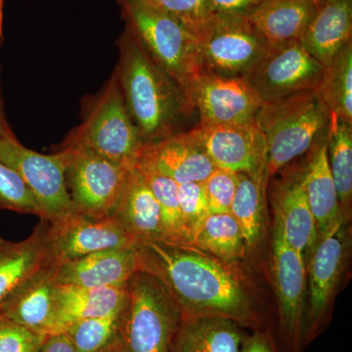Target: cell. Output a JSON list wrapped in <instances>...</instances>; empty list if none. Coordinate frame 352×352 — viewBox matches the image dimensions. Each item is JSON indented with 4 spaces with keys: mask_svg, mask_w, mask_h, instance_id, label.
<instances>
[{
    "mask_svg": "<svg viewBox=\"0 0 352 352\" xmlns=\"http://www.w3.org/2000/svg\"><path fill=\"white\" fill-rule=\"evenodd\" d=\"M134 248L139 270L163 285L182 318L222 317L258 328L254 300L232 265L195 245L164 239L140 241Z\"/></svg>",
    "mask_w": 352,
    "mask_h": 352,
    "instance_id": "cell-1",
    "label": "cell"
},
{
    "mask_svg": "<svg viewBox=\"0 0 352 352\" xmlns=\"http://www.w3.org/2000/svg\"><path fill=\"white\" fill-rule=\"evenodd\" d=\"M117 69L122 94L144 145L176 133L178 124L193 111L182 90L145 50L129 28L119 41Z\"/></svg>",
    "mask_w": 352,
    "mask_h": 352,
    "instance_id": "cell-2",
    "label": "cell"
},
{
    "mask_svg": "<svg viewBox=\"0 0 352 352\" xmlns=\"http://www.w3.org/2000/svg\"><path fill=\"white\" fill-rule=\"evenodd\" d=\"M331 115L318 89L264 102L256 124L265 140L268 179L311 149L327 131Z\"/></svg>",
    "mask_w": 352,
    "mask_h": 352,
    "instance_id": "cell-3",
    "label": "cell"
},
{
    "mask_svg": "<svg viewBox=\"0 0 352 352\" xmlns=\"http://www.w3.org/2000/svg\"><path fill=\"white\" fill-rule=\"evenodd\" d=\"M119 3L126 27L138 36L155 63L182 90L192 110L190 88L201 73L198 41L175 18L152 2L120 0Z\"/></svg>",
    "mask_w": 352,
    "mask_h": 352,
    "instance_id": "cell-4",
    "label": "cell"
},
{
    "mask_svg": "<svg viewBox=\"0 0 352 352\" xmlns=\"http://www.w3.org/2000/svg\"><path fill=\"white\" fill-rule=\"evenodd\" d=\"M117 352H170L182 312L163 285L138 270L127 281Z\"/></svg>",
    "mask_w": 352,
    "mask_h": 352,
    "instance_id": "cell-5",
    "label": "cell"
},
{
    "mask_svg": "<svg viewBox=\"0 0 352 352\" xmlns=\"http://www.w3.org/2000/svg\"><path fill=\"white\" fill-rule=\"evenodd\" d=\"M64 144L85 148L122 166L138 162L144 143L127 110L117 69Z\"/></svg>",
    "mask_w": 352,
    "mask_h": 352,
    "instance_id": "cell-6",
    "label": "cell"
},
{
    "mask_svg": "<svg viewBox=\"0 0 352 352\" xmlns=\"http://www.w3.org/2000/svg\"><path fill=\"white\" fill-rule=\"evenodd\" d=\"M67 187L76 214L100 219L112 215L132 166L109 161L95 153L63 144Z\"/></svg>",
    "mask_w": 352,
    "mask_h": 352,
    "instance_id": "cell-7",
    "label": "cell"
},
{
    "mask_svg": "<svg viewBox=\"0 0 352 352\" xmlns=\"http://www.w3.org/2000/svg\"><path fill=\"white\" fill-rule=\"evenodd\" d=\"M0 162L23 178L38 203L41 219L53 226L76 214L67 187L66 163L61 152L41 154L12 136L0 139Z\"/></svg>",
    "mask_w": 352,
    "mask_h": 352,
    "instance_id": "cell-8",
    "label": "cell"
},
{
    "mask_svg": "<svg viewBox=\"0 0 352 352\" xmlns=\"http://www.w3.org/2000/svg\"><path fill=\"white\" fill-rule=\"evenodd\" d=\"M270 47L247 16L217 14L214 25L198 43L201 72L245 76Z\"/></svg>",
    "mask_w": 352,
    "mask_h": 352,
    "instance_id": "cell-9",
    "label": "cell"
},
{
    "mask_svg": "<svg viewBox=\"0 0 352 352\" xmlns=\"http://www.w3.org/2000/svg\"><path fill=\"white\" fill-rule=\"evenodd\" d=\"M325 72L326 66L315 59L300 41H291L271 46L244 78L264 103L318 89Z\"/></svg>",
    "mask_w": 352,
    "mask_h": 352,
    "instance_id": "cell-10",
    "label": "cell"
},
{
    "mask_svg": "<svg viewBox=\"0 0 352 352\" xmlns=\"http://www.w3.org/2000/svg\"><path fill=\"white\" fill-rule=\"evenodd\" d=\"M272 247L273 280L285 352H302L305 346L307 261L286 242L276 222Z\"/></svg>",
    "mask_w": 352,
    "mask_h": 352,
    "instance_id": "cell-11",
    "label": "cell"
},
{
    "mask_svg": "<svg viewBox=\"0 0 352 352\" xmlns=\"http://www.w3.org/2000/svg\"><path fill=\"white\" fill-rule=\"evenodd\" d=\"M189 103L201 124L226 126L256 122L263 101L244 76L201 72L190 88Z\"/></svg>",
    "mask_w": 352,
    "mask_h": 352,
    "instance_id": "cell-12",
    "label": "cell"
},
{
    "mask_svg": "<svg viewBox=\"0 0 352 352\" xmlns=\"http://www.w3.org/2000/svg\"><path fill=\"white\" fill-rule=\"evenodd\" d=\"M187 132L215 168L251 176L266 175L265 140L256 122L226 126L199 124Z\"/></svg>",
    "mask_w": 352,
    "mask_h": 352,
    "instance_id": "cell-13",
    "label": "cell"
},
{
    "mask_svg": "<svg viewBox=\"0 0 352 352\" xmlns=\"http://www.w3.org/2000/svg\"><path fill=\"white\" fill-rule=\"evenodd\" d=\"M346 256L344 219L318 238L308 266L309 300L305 307V346L321 332L327 322L329 308L340 283Z\"/></svg>",
    "mask_w": 352,
    "mask_h": 352,
    "instance_id": "cell-14",
    "label": "cell"
},
{
    "mask_svg": "<svg viewBox=\"0 0 352 352\" xmlns=\"http://www.w3.org/2000/svg\"><path fill=\"white\" fill-rule=\"evenodd\" d=\"M135 245L134 238L112 215L91 219L75 214L60 223L50 224V258L55 265L95 252Z\"/></svg>",
    "mask_w": 352,
    "mask_h": 352,
    "instance_id": "cell-15",
    "label": "cell"
},
{
    "mask_svg": "<svg viewBox=\"0 0 352 352\" xmlns=\"http://www.w3.org/2000/svg\"><path fill=\"white\" fill-rule=\"evenodd\" d=\"M51 263L50 223L47 220L41 219L24 240L0 237V310L39 271Z\"/></svg>",
    "mask_w": 352,
    "mask_h": 352,
    "instance_id": "cell-16",
    "label": "cell"
},
{
    "mask_svg": "<svg viewBox=\"0 0 352 352\" xmlns=\"http://www.w3.org/2000/svg\"><path fill=\"white\" fill-rule=\"evenodd\" d=\"M272 201L275 222L284 239L307 261L314 252L318 234L303 188L302 173H293L275 182Z\"/></svg>",
    "mask_w": 352,
    "mask_h": 352,
    "instance_id": "cell-17",
    "label": "cell"
},
{
    "mask_svg": "<svg viewBox=\"0 0 352 352\" xmlns=\"http://www.w3.org/2000/svg\"><path fill=\"white\" fill-rule=\"evenodd\" d=\"M136 163L168 176L178 184L205 182L215 168L188 132H176L163 140L144 145Z\"/></svg>",
    "mask_w": 352,
    "mask_h": 352,
    "instance_id": "cell-18",
    "label": "cell"
},
{
    "mask_svg": "<svg viewBox=\"0 0 352 352\" xmlns=\"http://www.w3.org/2000/svg\"><path fill=\"white\" fill-rule=\"evenodd\" d=\"M56 266L58 283L90 288H124L139 270L134 247L95 252Z\"/></svg>",
    "mask_w": 352,
    "mask_h": 352,
    "instance_id": "cell-19",
    "label": "cell"
},
{
    "mask_svg": "<svg viewBox=\"0 0 352 352\" xmlns=\"http://www.w3.org/2000/svg\"><path fill=\"white\" fill-rule=\"evenodd\" d=\"M112 217L136 243L164 239L163 220L159 204L144 175L135 164L127 173L124 188Z\"/></svg>",
    "mask_w": 352,
    "mask_h": 352,
    "instance_id": "cell-20",
    "label": "cell"
},
{
    "mask_svg": "<svg viewBox=\"0 0 352 352\" xmlns=\"http://www.w3.org/2000/svg\"><path fill=\"white\" fill-rule=\"evenodd\" d=\"M126 302V289L57 285L50 333H65L78 322L105 316Z\"/></svg>",
    "mask_w": 352,
    "mask_h": 352,
    "instance_id": "cell-21",
    "label": "cell"
},
{
    "mask_svg": "<svg viewBox=\"0 0 352 352\" xmlns=\"http://www.w3.org/2000/svg\"><path fill=\"white\" fill-rule=\"evenodd\" d=\"M300 43L315 59L329 66L352 43V0H317L314 18Z\"/></svg>",
    "mask_w": 352,
    "mask_h": 352,
    "instance_id": "cell-22",
    "label": "cell"
},
{
    "mask_svg": "<svg viewBox=\"0 0 352 352\" xmlns=\"http://www.w3.org/2000/svg\"><path fill=\"white\" fill-rule=\"evenodd\" d=\"M56 267L48 264L2 307L0 315L30 330L50 335L57 289Z\"/></svg>",
    "mask_w": 352,
    "mask_h": 352,
    "instance_id": "cell-23",
    "label": "cell"
},
{
    "mask_svg": "<svg viewBox=\"0 0 352 352\" xmlns=\"http://www.w3.org/2000/svg\"><path fill=\"white\" fill-rule=\"evenodd\" d=\"M315 10L310 0H261L247 18L271 47L302 41Z\"/></svg>",
    "mask_w": 352,
    "mask_h": 352,
    "instance_id": "cell-24",
    "label": "cell"
},
{
    "mask_svg": "<svg viewBox=\"0 0 352 352\" xmlns=\"http://www.w3.org/2000/svg\"><path fill=\"white\" fill-rule=\"evenodd\" d=\"M310 159L302 171L308 205L314 214L318 238L325 235L340 219L339 197L329 168L327 131L312 146Z\"/></svg>",
    "mask_w": 352,
    "mask_h": 352,
    "instance_id": "cell-25",
    "label": "cell"
},
{
    "mask_svg": "<svg viewBox=\"0 0 352 352\" xmlns=\"http://www.w3.org/2000/svg\"><path fill=\"white\" fill-rule=\"evenodd\" d=\"M242 327L222 317H184L176 331L170 352H240Z\"/></svg>",
    "mask_w": 352,
    "mask_h": 352,
    "instance_id": "cell-26",
    "label": "cell"
},
{
    "mask_svg": "<svg viewBox=\"0 0 352 352\" xmlns=\"http://www.w3.org/2000/svg\"><path fill=\"white\" fill-rule=\"evenodd\" d=\"M191 245L232 266L244 258L247 251L241 227L230 212L208 214Z\"/></svg>",
    "mask_w": 352,
    "mask_h": 352,
    "instance_id": "cell-27",
    "label": "cell"
},
{
    "mask_svg": "<svg viewBox=\"0 0 352 352\" xmlns=\"http://www.w3.org/2000/svg\"><path fill=\"white\" fill-rule=\"evenodd\" d=\"M238 186L230 214L238 222L247 249H254L261 239L264 229L266 175L251 176L238 173Z\"/></svg>",
    "mask_w": 352,
    "mask_h": 352,
    "instance_id": "cell-28",
    "label": "cell"
},
{
    "mask_svg": "<svg viewBox=\"0 0 352 352\" xmlns=\"http://www.w3.org/2000/svg\"><path fill=\"white\" fill-rule=\"evenodd\" d=\"M327 156L340 212L346 219L352 198V124L339 119L333 113L327 129Z\"/></svg>",
    "mask_w": 352,
    "mask_h": 352,
    "instance_id": "cell-29",
    "label": "cell"
},
{
    "mask_svg": "<svg viewBox=\"0 0 352 352\" xmlns=\"http://www.w3.org/2000/svg\"><path fill=\"white\" fill-rule=\"evenodd\" d=\"M318 91L331 112L352 124V43L326 67Z\"/></svg>",
    "mask_w": 352,
    "mask_h": 352,
    "instance_id": "cell-30",
    "label": "cell"
},
{
    "mask_svg": "<svg viewBox=\"0 0 352 352\" xmlns=\"http://www.w3.org/2000/svg\"><path fill=\"white\" fill-rule=\"evenodd\" d=\"M126 303L112 314L78 322L66 332L76 352H117Z\"/></svg>",
    "mask_w": 352,
    "mask_h": 352,
    "instance_id": "cell-31",
    "label": "cell"
},
{
    "mask_svg": "<svg viewBox=\"0 0 352 352\" xmlns=\"http://www.w3.org/2000/svg\"><path fill=\"white\" fill-rule=\"evenodd\" d=\"M135 166L144 175L159 204L163 220L164 239L176 244H186L180 214L178 183L143 164L135 163Z\"/></svg>",
    "mask_w": 352,
    "mask_h": 352,
    "instance_id": "cell-32",
    "label": "cell"
},
{
    "mask_svg": "<svg viewBox=\"0 0 352 352\" xmlns=\"http://www.w3.org/2000/svg\"><path fill=\"white\" fill-rule=\"evenodd\" d=\"M154 3L180 23L198 43L217 19L210 0H154Z\"/></svg>",
    "mask_w": 352,
    "mask_h": 352,
    "instance_id": "cell-33",
    "label": "cell"
},
{
    "mask_svg": "<svg viewBox=\"0 0 352 352\" xmlns=\"http://www.w3.org/2000/svg\"><path fill=\"white\" fill-rule=\"evenodd\" d=\"M0 208L18 214L36 215L38 203L19 173L0 162Z\"/></svg>",
    "mask_w": 352,
    "mask_h": 352,
    "instance_id": "cell-34",
    "label": "cell"
},
{
    "mask_svg": "<svg viewBox=\"0 0 352 352\" xmlns=\"http://www.w3.org/2000/svg\"><path fill=\"white\" fill-rule=\"evenodd\" d=\"M178 199L185 241L191 245L196 231L208 214L203 182L178 184Z\"/></svg>",
    "mask_w": 352,
    "mask_h": 352,
    "instance_id": "cell-35",
    "label": "cell"
},
{
    "mask_svg": "<svg viewBox=\"0 0 352 352\" xmlns=\"http://www.w3.org/2000/svg\"><path fill=\"white\" fill-rule=\"evenodd\" d=\"M238 173L215 168L203 182L208 214L230 212L238 186Z\"/></svg>",
    "mask_w": 352,
    "mask_h": 352,
    "instance_id": "cell-36",
    "label": "cell"
},
{
    "mask_svg": "<svg viewBox=\"0 0 352 352\" xmlns=\"http://www.w3.org/2000/svg\"><path fill=\"white\" fill-rule=\"evenodd\" d=\"M47 337L0 315V352H39Z\"/></svg>",
    "mask_w": 352,
    "mask_h": 352,
    "instance_id": "cell-37",
    "label": "cell"
},
{
    "mask_svg": "<svg viewBox=\"0 0 352 352\" xmlns=\"http://www.w3.org/2000/svg\"><path fill=\"white\" fill-rule=\"evenodd\" d=\"M240 352H280L270 331L256 330L245 336Z\"/></svg>",
    "mask_w": 352,
    "mask_h": 352,
    "instance_id": "cell-38",
    "label": "cell"
},
{
    "mask_svg": "<svg viewBox=\"0 0 352 352\" xmlns=\"http://www.w3.org/2000/svg\"><path fill=\"white\" fill-rule=\"evenodd\" d=\"M217 14L247 16L261 0H210Z\"/></svg>",
    "mask_w": 352,
    "mask_h": 352,
    "instance_id": "cell-39",
    "label": "cell"
},
{
    "mask_svg": "<svg viewBox=\"0 0 352 352\" xmlns=\"http://www.w3.org/2000/svg\"><path fill=\"white\" fill-rule=\"evenodd\" d=\"M39 352H76L67 333H58L48 335Z\"/></svg>",
    "mask_w": 352,
    "mask_h": 352,
    "instance_id": "cell-40",
    "label": "cell"
},
{
    "mask_svg": "<svg viewBox=\"0 0 352 352\" xmlns=\"http://www.w3.org/2000/svg\"><path fill=\"white\" fill-rule=\"evenodd\" d=\"M12 136L15 135L7 122L6 111H4L3 97H2L1 82H0V139L12 138Z\"/></svg>",
    "mask_w": 352,
    "mask_h": 352,
    "instance_id": "cell-41",
    "label": "cell"
},
{
    "mask_svg": "<svg viewBox=\"0 0 352 352\" xmlns=\"http://www.w3.org/2000/svg\"><path fill=\"white\" fill-rule=\"evenodd\" d=\"M0 34L3 36V0H0Z\"/></svg>",
    "mask_w": 352,
    "mask_h": 352,
    "instance_id": "cell-42",
    "label": "cell"
},
{
    "mask_svg": "<svg viewBox=\"0 0 352 352\" xmlns=\"http://www.w3.org/2000/svg\"><path fill=\"white\" fill-rule=\"evenodd\" d=\"M118 1H120V0H118ZM143 1L152 2V3H154V0H143Z\"/></svg>",
    "mask_w": 352,
    "mask_h": 352,
    "instance_id": "cell-43",
    "label": "cell"
},
{
    "mask_svg": "<svg viewBox=\"0 0 352 352\" xmlns=\"http://www.w3.org/2000/svg\"><path fill=\"white\" fill-rule=\"evenodd\" d=\"M2 38H3V36H2V34H0V43H1Z\"/></svg>",
    "mask_w": 352,
    "mask_h": 352,
    "instance_id": "cell-44",
    "label": "cell"
},
{
    "mask_svg": "<svg viewBox=\"0 0 352 352\" xmlns=\"http://www.w3.org/2000/svg\"><path fill=\"white\" fill-rule=\"evenodd\" d=\"M310 1L314 2V3L316 4L317 0H310Z\"/></svg>",
    "mask_w": 352,
    "mask_h": 352,
    "instance_id": "cell-45",
    "label": "cell"
}]
</instances>
